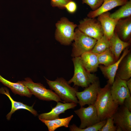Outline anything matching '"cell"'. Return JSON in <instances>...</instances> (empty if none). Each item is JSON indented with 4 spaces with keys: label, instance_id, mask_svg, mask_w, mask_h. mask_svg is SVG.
<instances>
[{
    "label": "cell",
    "instance_id": "6da1fadb",
    "mask_svg": "<svg viewBox=\"0 0 131 131\" xmlns=\"http://www.w3.org/2000/svg\"><path fill=\"white\" fill-rule=\"evenodd\" d=\"M111 85L107 83L100 88L94 105L100 121L112 117L117 111L119 105L113 100L110 92Z\"/></svg>",
    "mask_w": 131,
    "mask_h": 131
},
{
    "label": "cell",
    "instance_id": "7a4b0ae2",
    "mask_svg": "<svg viewBox=\"0 0 131 131\" xmlns=\"http://www.w3.org/2000/svg\"><path fill=\"white\" fill-rule=\"evenodd\" d=\"M72 61L74 66V73L72 77L68 82L73 83L74 86L86 88L98 80L96 75L88 72L83 65L80 57H73Z\"/></svg>",
    "mask_w": 131,
    "mask_h": 131
},
{
    "label": "cell",
    "instance_id": "3957f363",
    "mask_svg": "<svg viewBox=\"0 0 131 131\" xmlns=\"http://www.w3.org/2000/svg\"><path fill=\"white\" fill-rule=\"evenodd\" d=\"M46 79L50 88L55 91L64 103H78L76 96L77 89L71 86L64 78H57L54 81Z\"/></svg>",
    "mask_w": 131,
    "mask_h": 131
},
{
    "label": "cell",
    "instance_id": "277c9868",
    "mask_svg": "<svg viewBox=\"0 0 131 131\" xmlns=\"http://www.w3.org/2000/svg\"><path fill=\"white\" fill-rule=\"evenodd\" d=\"M74 40L72 53V56L73 57H80L84 53L91 51L97 41L83 33L78 28L75 32Z\"/></svg>",
    "mask_w": 131,
    "mask_h": 131
},
{
    "label": "cell",
    "instance_id": "5b68a950",
    "mask_svg": "<svg viewBox=\"0 0 131 131\" xmlns=\"http://www.w3.org/2000/svg\"><path fill=\"white\" fill-rule=\"evenodd\" d=\"M56 25L55 37L56 40L62 44H70L74 40V29L77 25L66 18L63 17L57 22Z\"/></svg>",
    "mask_w": 131,
    "mask_h": 131
},
{
    "label": "cell",
    "instance_id": "8992f818",
    "mask_svg": "<svg viewBox=\"0 0 131 131\" xmlns=\"http://www.w3.org/2000/svg\"><path fill=\"white\" fill-rule=\"evenodd\" d=\"M21 82L32 94L39 99L46 101H62L59 96L52 90L46 89L40 83H35L30 78H27Z\"/></svg>",
    "mask_w": 131,
    "mask_h": 131
},
{
    "label": "cell",
    "instance_id": "52a82bcc",
    "mask_svg": "<svg viewBox=\"0 0 131 131\" xmlns=\"http://www.w3.org/2000/svg\"><path fill=\"white\" fill-rule=\"evenodd\" d=\"M78 26V29L81 32L97 40L104 34L100 22L95 18H84L80 22Z\"/></svg>",
    "mask_w": 131,
    "mask_h": 131
},
{
    "label": "cell",
    "instance_id": "ba28073f",
    "mask_svg": "<svg viewBox=\"0 0 131 131\" xmlns=\"http://www.w3.org/2000/svg\"><path fill=\"white\" fill-rule=\"evenodd\" d=\"M74 112L80 119L81 123L79 127L80 128H85L101 121L94 105H89L87 107L81 106Z\"/></svg>",
    "mask_w": 131,
    "mask_h": 131
},
{
    "label": "cell",
    "instance_id": "9c48e42d",
    "mask_svg": "<svg viewBox=\"0 0 131 131\" xmlns=\"http://www.w3.org/2000/svg\"><path fill=\"white\" fill-rule=\"evenodd\" d=\"M98 80L91 84L83 91H77L76 96L81 106L86 105H94L100 88Z\"/></svg>",
    "mask_w": 131,
    "mask_h": 131
},
{
    "label": "cell",
    "instance_id": "30bf717a",
    "mask_svg": "<svg viewBox=\"0 0 131 131\" xmlns=\"http://www.w3.org/2000/svg\"><path fill=\"white\" fill-rule=\"evenodd\" d=\"M110 92L113 100L119 105H122L124 99L131 96L126 81L116 76L111 86Z\"/></svg>",
    "mask_w": 131,
    "mask_h": 131
},
{
    "label": "cell",
    "instance_id": "8fae6325",
    "mask_svg": "<svg viewBox=\"0 0 131 131\" xmlns=\"http://www.w3.org/2000/svg\"><path fill=\"white\" fill-rule=\"evenodd\" d=\"M121 106L112 116L116 131H131V111L123 105Z\"/></svg>",
    "mask_w": 131,
    "mask_h": 131
},
{
    "label": "cell",
    "instance_id": "7c38bea8",
    "mask_svg": "<svg viewBox=\"0 0 131 131\" xmlns=\"http://www.w3.org/2000/svg\"><path fill=\"white\" fill-rule=\"evenodd\" d=\"M56 105L52 108L49 112L42 113L38 116L40 120H51L59 118V115L64 113L67 110L74 108L77 104L74 103H61L59 101L57 102Z\"/></svg>",
    "mask_w": 131,
    "mask_h": 131
},
{
    "label": "cell",
    "instance_id": "4fadbf2b",
    "mask_svg": "<svg viewBox=\"0 0 131 131\" xmlns=\"http://www.w3.org/2000/svg\"><path fill=\"white\" fill-rule=\"evenodd\" d=\"M114 32L122 40L129 42L131 36V16L119 19L115 26Z\"/></svg>",
    "mask_w": 131,
    "mask_h": 131
},
{
    "label": "cell",
    "instance_id": "5bb4252c",
    "mask_svg": "<svg viewBox=\"0 0 131 131\" xmlns=\"http://www.w3.org/2000/svg\"><path fill=\"white\" fill-rule=\"evenodd\" d=\"M122 55L119 59L114 64L106 66H99L102 74L108 80V83L111 85L114 81L116 72L120 64L124 58L129 52L128 47L123 51Z\"/></svg>",
    "mask_w": 131,
    "mask_h": 131
},
{
    "label": "cell",
    "instance_id": "9a60e30c",
    "mask_svg": "<svg viewBox=\"0 0 131 131\" xmlns=\"http://www.w3.org/2000/svg\"><path fill=\"white\" fill-rule=\"evenodd\" d=\"M110 14L108 12L104 13L99 15L97 18L101 24L104 35L109 40L114 35L115 26L119 20L111 18Z\"/></svg>",
    "mask_w": 131,
    "mask_h": 131
},
{
    "label": "cell",
    "instance_id": "2e32d148",
    "mask_svg": "<svg viewBox=\"0 0 131 131\" xmlns=\"http://www.w3.org/2000/svg\"><path fill=\"white\" fill-rule=\"evenodd\" d=\"M129 0H104L100 7L95 10L90 11L87 14V16L90 18H96L101 14L108 12L116 7L123 5Z\"/></svg>",
    "mask_w": 131,
    "mask_h": 131
},
{
    "label": "cell",
    "instance_id": "e0dca14e",
    "mask_svg": "<svg viewBox=\"0 0 131 131\" xmlns=\"http://www.w3.org/2000/svg\"><path fill=\"white\" fill-rule=\"evenodd\" d=\"M0 93L6 95L9 98L11 103V108L10 112L7 115V119L9 120L12 115L16 110L20 109L27 110L35 116L38 115L37 112L33 108V105L29 106L20 102L14 100L10 96L8 90L6 87H2L0 88Z\"/></svg>",
    "mask_w": 131,
    "mask_h": 131
},
{
    "label": "cell",
    "instance_id": "ac0fdd59",
    "mask_svg": "<svg viewBox=\"0 0 131 131\" xmlns=\"http://www.w3.org/2000/svg\"><path fill=\"white\" fill-rule=\"evenodd\" d=\"M80 57L83 65L88 72L91 73L97 71L99 65L97 54L90 51L84 53Z\"/></svg>",
    "mask_w": 131,
    "mask_h": 131
},
{
    "label": "cell",
    "instance_id": "d6986e66",
    "mask_svg": "<svg viewBox=\"0 0 131 131\" xmlns=\"http://www.w3.org/2000/svg\"><path fill=\"white\" fill-rule=\"evenodd\" d=\"M109 40L110 43L109 48L117 61L119 58L122 52L128 47L131 43L129 42H126L122 40L115 32L112 37Z\"/></svg>",
    "mask_w": 131,
    "mask_h": 131
},
{
    "label": "cell",
    "instance_id": "ffe728a7",
    "mask_svg": "<svg viewBox=\"0 0 131 131\" xmlns=\"http://www.w3.org/2000/svg\"><path fill=\"white\" fill-rule=\"evenodd\" d=\"M0 82L9 88L14 93L30 97L32 94L28 88L21 82H11L5 79L0 75Z\"/></svg>",
    "mask_w": 131,
    "mask_h": 131
},
{
    "label": "cell",
    "instance_id": "44dd1931",
    "mask_svg": "<svg viewBox=\"0 0 131 131\" xmlns=\"http://www.w3.org/2000/svg\"><path fill=\"white\" fill-rule=\"evenodd\" d=\"M121 65L116 76L121 79L127 81L131 77V54L129 52L121 62Z\"/></svg>",
    "mask_w": 131,
    "mask_h": 131
},
{
    "label": "cell",
    "instance_id": "7402d4cb",
    "mask_svg": "<svg viewBox=\"0 0 131 131\" xmlns=\"http://www.w3.org/2000/svg\"><path fill=\"white\" fill-rule=\"evenodd\" d=\"M74 117L73 115L62 118H57L51 120H40L47 126L49 131H54L61 127H68L70 122Z\"/></svg>",
    "mask_w": 131,
    "mask_h": 131
},
{
    "label": "cell",
    "instance_id": "603a6c76",
    "mask_svg": "<svg viewBox=\"0 0 131 131\" xmlns=\"http://www.w3.org/2000/svg\"><path fill=\"white\" fill-rule=\"evenodd\" d=\"M131 16V0L125 4L113 13L110 14V17L114 19H119Z\"/></svg>",
    "mask_w": 131,
    "mask_h": 131
},
{
    "label": "cell",
    "instance_id": "cb8c5ba5",
    "mask_svg": "<svg viewBox=\"0 0 131 131\" xmlns=\"http://www.w3.org/2000/svg\"><path fill=\"white\" fill-rule=\"evenodd\" d=\"M97 56L99 64L105 66H109L116 61L109 48L102 53L97 54Z\"/></svg>",
    "mask_w": 131,
    "mask_h": 131
},
{
    "label": "cell",
    "instance_id": "d4e9b609",
    "mask_svg": "<svg viewBox=\"0 0 131 131\" xmlns=\"http://www.w3.org/2000/svg\"><path fill=\"white\" fill-rule=\"evenodd\" d=\"M110 46L109 39L104 35L100 38L97 40L96 43L91 51L98 54L105 51L109 48Z\"/></svg>",
    "mask_w": 131,
    "mask_h": 131
},
{
    "label": "cell",
    "instance_id": "484cf974",
    "mask_svg": "<svg viewBox=\"0 0 131 131\" xmlns=\"http://www.w3.org/2000/svg\"><path fill=\"white\" fill-rule=\"evenodd\" d=\"M106 120L101 121L92 126L84 129H81L74 124L70 125V130L71 131H99L105 123Z\"/></svg>",
    "mask_w": 131,
    "mask_h": 131
},
{
    "label": "cell",
    "instance_id": "4316f807",
    "mask_svg": "<svg viewBox=\"0 0 131 131\" xmlns=\"http://www.w3.org/2000/svg\"><path fill=\"white\" fill-rule=\"evenodd\" d=\"M112 117L108 118L106 119L104 125L99 131H115L117 127L114 124Z\"/></svg>",
    "mask_w": 131,
    "mask_h": 131
},
{
    "label": "cell",
    "instance_id": "83f0119b",
    "mask_svg": "<svg viewBox=\"0 0 131 131\" xmlns=\"http://www.w3.org/2000/svg\"><path fill=\"white\" fill-rule=\"evenodd\" d=\"M104 0H82V3L88 5L92 11L97 9L102 4Z\"/></svg>",
    "mask_w": 131,
    "mask_h": 131
},
{
    "label": "cell",
    "instance_id": "f1b7e54d",
    "mask_svg": "<svg viewBox=\"0 0 131 131\" xmlns=\"http://www.w3.org/2000/svg\"><path fill=\"white\" fill-rule=\"evenodd\" d=\"M72 0H51V4L52 6L57 7L61 9L65 8V6Z\"/></svg>",
    "mask_w": 131,
    "mask_h": 131
},
{
    "label": "cell",
    "instance_id": "f546056e",
    "mask_svg": "<svg viewBox=\"0 0 131 131\" xmlns=\"http://www.w3.org/2000/svg\"><path fill=\"white\" fill-rule=\"evenodd\" d=\"M65 8L69 13H73L75 12L77 8L76 3L72 0L68 2L66 5Z\"/></svg>",
    "mask_w": 131,
    "mask_h": 131
},
{
    "label": "cell",
    "instance_id": "4dcf8cb0",
    "mask_svg": "<svg viewBox=\"0 0 131 131\" xmlns=\"http://www.w3.org/2000/svg\"><path fill=\"white\" fill-rule=\"evenodd\" d=\"M123 105L131 111V96L126 98L124 99Z\"/></svg>",
    "mask_w": 131,
    "mask_h": 131
},
{
    "label": "cell",
    "instance_id": "1f68e13d",
    "mask_svg": "<svg viewBox=\"0 0 131 131\" xmlns=\"http://www.w3.org/2000/svg\"><path fill=\"white\" fill-rule=\"evenodd\" d=\"M126 84L130 93L131 94V78L126 81Z\"/></svg>",
    "mask_w": 131,
    "mask_h": 131
}]
</instances>
